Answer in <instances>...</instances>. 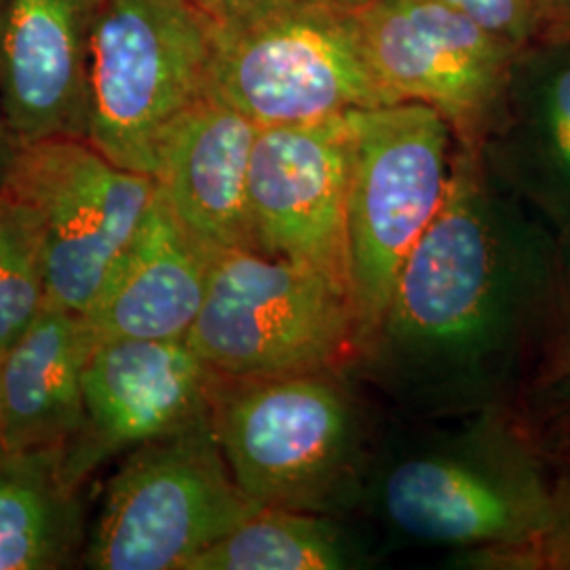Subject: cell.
Segmentation results:
<instances>
[{
    "label": "cell",
    "instance_id": "cell-1",
    "mask_svg": "<svg viewBox=\"0 0 570 570\" xmlns=\"http://www.w3.org/2000/svg\"><path fill=\"white\" fill-rule=\"evenodd\" d=\"M569 282L550 230L459 142L449 195L346 372L402 421L511 406Z\"/></svg>",
    "mask_w": 570,
    "mask_h": 570
},
{
    "label": "cell",
    "instance_id": "cell-2",
    "mask_svg": "<svg viewBox=\"0 0 570 570\" xmlns=\"http://www.w3.org/2000/svg\"><path fill=\"white\" fill-rule=\"evenodd\" d=\"M553 475L511 406L404 421L379 438L357 513L410 548L456 556L520 546L550 520Z\"/></svg>",
    "mask_w": 570,
    "mask_h": 570
},
{
    "label": "cell",
    "instance_id": "cell-3",
    "mask_svg": "<svg viewBox=\"0 0 570 570\" xmlns=\"http://www.w3.org/2000/svg\"><path fill=\"white\" fill-rule=\"evenodd\" d=\"M346 370L216 376L212 425L256 508L357 513L379 435Z\"/></svg>",
    "mask_w": 570,
    "mask_h": 570
},
{
    "label": "cell",
    "instance_id": "cell-4",
    "mask_svg": "<svg viewBox=\"0 0 570 570\" xmlns=\"http://www.w3.org/2000/svg\"><path fill=\"white\" fill-rule=\"evenodd\" d=\"M205 98L258 127L402 102L367 60L355 9L338 0H273L214 26Z\"/></svg>",
    "mask_w": 570,
    "mask_h": 570
},
{
    "label": "cell",
    "instance_id": "cell-5",
    "mask_svg": "<svg viewBox=\"0 0 570 570\" xmlns=\"http://www.w3.org/2000/svg\"><path fill=\"white\" fill-rule=\"evenodd\" d=\"M348 119L346 263L362 348L410 252L449 195L459 138L438 108L414 100L353 110Z\"/></svg>",
    "mask_w": 570,
    "mask_h": 570
},
{
    "label": "cell",
    "instance_id": "cell-6",
    "mask_svg": "<svg viewBox=\"0 0 570 570\" xmlns=\"http://www.w3.org/2000/svg\"><path fill=\"white\" fill-rule=\"evenodd\" d=\"M186 343L230 379L346 370L360 351V324L348 289L326 275L230 249L214 256Z\"/></svg>",
    "mask_w": 570,
    "mask_h": 570
},
{
    "label": "cell",
    "instance_id": "cell-7",
    "mask_svg": "<svg viewBox=\"0 0 570 570\" xmlns=\"http://www.w3.org/2000/svg\"><path fill=\"white\" fill-rule=\"evenodd\" d=\"M256 510L230 473L209 414L122 454L89 530L82 567L190 570Z\"/></svg>",
    "mask_w": 570,
    "mask_h": 570
},
{
    "label": "cell",
    "instance_id": "cell-8",
    "mask_svg": "<svg viewBox=\"0 0 570 570\" xmlns=\"http://www.w3.org/2000/svg\"><path fill=\"white\" fill-rule=\"evenodd\" d=\"M214 23L188 0H96L87 142L155 176L171 122L205 98Z\"/></svg>",
    "mask_w": 570,
    "mask_h": 570
},
{
    "label": "cell",
    "instance_id": "cell-9",
    "mask_svg": "<svg viewBox=\"0 0 570 570\" xmlns=\"http://www.w3.org/2000/svg\"><path fill=\"white\" fill-rule=\"evenodd\" d=\"M7 190L41 214L47 305L79 315L91 311L159 195L153 176L77 138L21 146Z\"/></svg>",
    "mask_w": 570,
    "mask_h": 570
},
{
    "label": "cell",
    "instance_id": "cell-10",
    "mask_svg": "<svg viewBox=\"0 0 570 570\" xmlns=\"http://www.w3.org/2000/svg\"><path fill=\"white\" fill-rule=\"evenodd\" d=\"M353 164L348 112L324 121L258 127L249 159L256 249L348 287L346 199Z\"/></svg>",
    "mask_w": 570,
    "mask_h": 570
},
{
    "label": "cell",
    "instance_id": "cell-11",
    "mask_svg": "<svg viewBox=\"0 0 570 570\" xmlns=\"http://www.w3.org/2000/svg\"><path fill=\"white\" fill-rule=\"evenodd\" d=\"M367 60L402 98L438 108L475 142L518 49L438 0H372L355 9Z\"/></svg>",
    "mask_w": 570,
    "mask_h": 570
},
{
    "label": "cell",
    "instance_id": "cell-12",
    "mask_svg": "<svg viewBox=\"0 0 570 570\" xmlns=\"http://www.w3.org/2000/svg\"><path fill=\"white\" fill-rule=\"evenodd\" d=\"M216 372L186 341H98L85 367V421L63 446L82 484L104 463L212 414Z\"/></svg>",
    "mask_w": 570,
    "mask_h": 570
},
{
    "label": "cell",
    "instance_id": "cell-13",
    "mask_svg": "<svg viewBox=\"0 0 570 570\" xmlns=\"http://www.w3.org/2000/svg\"><path fill=\"white\" fill-rule=\"evenodd\" d=\"M471 146L490 178L550 230L570 271V37L518 49Z\"/></svg>",
    "mask_w": 570,
    "mask_h": 570
},
{
    "label": "cell",
    "instance_id": "cell-14",
    "mask_svg": "<svg viewBox=\"0 0 570 570\" xmlns=\"http://www.w3.org/2000/svg\"><path fill=\"white\" fill-rule=\"evenodd\" d=\"M96 0H0V106L21 146L87 140Z\"/></svg>",
    "mask_w": 570,
    "mask_h": 570
},
{
    "label": "cell",
    "instance_id": "cell-15",
    "mask_svg": "<svg viewBox=\"0 0 570 570\" xmlns=\"http://www.w3.org/2000/svg\"><path fill=\"white\" fill-rule=\"evenodd\" d=\"M258 125L202 98L171 122L155 180L178 225L212 256L256 249L249 212V159Z\"/></svg>",
    "mask_w": 570,
    "mask_h": 570
},
{
    "label": "cell",
    "instance_id": "cell-16",
    "mask_svg": "<svg viewBox=\"0 0 570 570\" xmlns=\"http://www.w3.org/2000/svg\"><path fill=\"white\" fill-rule=\"evenodd\" d=\"M214 256L161 195L85 315L98 341H186L204 306Z\"/></svg>",
    "mask_w": 570,
    "mask_h": 570
},
{
    "label": "cell",
    "instance_id": "cell-17",
    "mask_svg": "<svg viewBox=\"0 0 570 570\" xmlns=\"http://www.w3.org/2000/svg\"><path fill=\"white\" fill-rule=\"evenodd\" d=\"M98 343L87 317L47 305L2 351L4 450L66 446L85 421L82 376Z\"/></svg>",
    "mask_w": 570,
    "mask_h": 570
},
{
    "label": "cell",
    "instance_id": "cell-18",
    "mask_svg": "<svg viewBox=\"0 0 570 570\" xmlns=\"http://www.w3.org/2000/svg\"><path fill=\"white\" fill-rule=\"evenodd\" d=\"M82 484L63 446L0 452V570H61L87 546Z\"/></svg>",
    "mask_w": 570,
    "mask_h": 570
},
{
    "label": "cell",
    "instance_id": "cell-19",
    "mask_svg": "<svg viewBox=\"0 0 570 570\" xmlns=\"http://www.w3.org/2000/svg\"><path fill=\"white\" fill-rule=\"evenodd\" d=\"M372 564L366 541L345 518L258 508L205 550L190 570H353Z\"/></svg>",
    "mask_w": 570,
    "mask_h": 570
},
{
    "label": "cell",
    "instance_id": "cell-20",
    "mask_svg": "<svg viewBox=\"0 0 570 570\" xmlns=\"http://www.w3.org/2000/svg\"><path fill=\"white\" fill-rule=\"evenodd\" d=\"M47 308V254L41 214L0 195V351L13 345Z\"/></svg>",
    "mask_w": 570,
    "mask_h": 570
},
{
    "label": "cell",
    "instance_id": "cell-21",
    "mask_svg": "<svg viewBox=\"0 0 570 570\" xmlns=\"http://www.w3.org/2000/svg\"><path fill=\"white\" fill-rule=\"evenodd\" d=\"M511 410L556 465H570V282Z\"/></svg>",
    "mask_w": 570,
    "mask_h": 570
},
{
    "label": "cell",
    "instance_id": "cell-22",
    "mask_svg": "<svg viewBox=\"0 0 570 570\" xmlns=\"http://www.w3.org/2000/svg\"><path fill=\"white\" fill-rule=\"evenodd\" d=\"M456 569L570 570V465H556L550 520L529 543L450 556Z\"/></svg>",
    "mask_w": 570,
    "mask_h": 570
},
{
    "label": "cell",
    "instance_id": "cell-23",
    "mask_svg": "<svg viewBox=\"0 0 570 570\" xmlns=\"http://www.w3.org/2000/svg\"><path fill=\"white\" fill-rule=\"evenodd\" d=\"M475 21L490 35L524 47L546 30L548 0H438Z\"/></svg>",
    "mask_w": 570,
    "mask_h": 570
},
{
    "label": "cell",
    "instance_id": "cell-24",
    "mask_svg": "<svg viewBox=\"0 0 570 570\" xmlns=\"http://www.w3.org/2000/svg\"><path fill=\"white\" fill-rule=\"evenodd\" d=\"M195 4L214 26L242 20L245 16L263 9L273 0H188Z\"/></svg>",
    "mask_w": 570,
    "mask_h": 570
},
{
    "label": "cell",
    "instance_id": "cell-25",
    "mask_svg": "<svg viewBox=\"0 0 570 570\" xmlns=\"http://www.w3.org/2000/svg\"><path fill=\"white\" fill-rule=\"evenodd\" d=\"M21 144L13 129L9 127V121L2 112V106H0V195L7 190L9 180H11V174L16 169V164L20 159Z\"/></svg>",
    "mask_w": 570,
    "mask_h": 570
},
{
    "label": "cell",
    "instance_id": "cell-26",
    "mask_svg": "<svg viewBox=\"0 0 570 570\" xmlns=\"http://www.w3.org/2000/svg\"><path fill=\"white\" fill-rule=\"evenodd\" d=\"M541 37H570V0H548Z\"/></svg>",
    "mask_w": 570,
    "mask_h": 570
},
{
    "label": "cell",
    "instance_id": "cell-27",
    "mask_svg": "<svg viewBox=\"0 0 570 570\" xmlns=\"http://www.w3.org/2000/svg\"><path fill=\"white\" fill-rule=\"evenodd\" d=\"M0 372H2V351H0ZM0 452H4V438H2V379H0Z\"/></svg>",
    "mask_w": 570,
    "mask_h": 570
},
{
    "label": "cell",
    "instance_id": "cell-28",
    "mask_svg": "<svg viewBox=\"0 0 570 570\" xmlns=\"http://www.w3.org/2000/svg\"><path fill=\"white\" fill-rule=\"evenodd\" d=\"M341 4H345V7H351V9H357V7H364L367 2H372V0H338Z\"/></svg>",
    "mask_w": 570,
    "mask_h": 570
}]
</instances>
